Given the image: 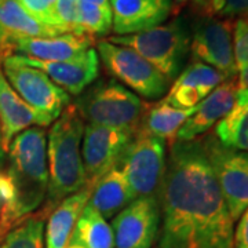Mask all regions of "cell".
I'll return each mask as SVG.
<instances>
[{"label": "cell", "instance_id": "1", "mask_svg": "<svg viewBox=\"0 0 248 248\" xmlns=\"http://www.w3.org/2000/svg\"><path fill=\"white\" fill-rule=\"evenodd\" d=\"M169 148L159 192V248H234V221L202 140Z\"/></svg>", "mask_w": 248, "mask_h": 248}, {"label": "cell", "instance_id": "2", "mask_svg": "<svg viewBox=\"0 0 248 248\" xmlns=\"http://www.w3.org/2000/svg\"><path fill=\"white\" fill-rule=\"evenodd\" d=\"M7 152L6 172L13 200L0 210V244L16 225L43 205L48 190L47 135L43 127H31L18 134Z\"/></svg>", "mask_w": 248, "mask_h": 248}, {"label": "cell", "instance_id": "3", "mask_svg": "<svg viewBox=\"0 0 248 248\" xmlns=\"http://www.w3.org/2000/svg\"><path fill=\"white\" fill-rule=\"evenodd\" d=\"M84 120L72 102L51 124L47 135L48 190L39 211L48 214L68 196L87 185L81 157Z\"/></svg>", "mask_w": 248, "mask_h": 248}, {"label": "cell", "instance_id": "4", "mask_svg": "<svg viewBox=\"0 0 248 248\" xmlns=\"http://www.w3.org/2000/svg\"><path fill=\"white\" fill-rule=\"evenodd\" d=\"M108 40L134 50L170 81L177 79L182 72L190 53V31L179 17L135 35H112Z\"/></svg>", "mask_w": 248, "mask_h": 248}, {"label": "cell", "instance_id": "5", "mask_svg": "<svg viewBox=\"0 0 248 248\" xmlns=\"http://www.w3.org/2000/svg\"><path fill=\"white\" fill-rule=\"evenodd\" d=\"M84 123L137 131L148 102L115 79L99 80L73 102Z\"/></svg>", "mask_w": 248, "mask_h": 248}, {"label": "cell", "instance_id": "6", "mask_svg": "<svg viewBox=\"0 0 248 248\" xmlns=\"http://www.w3.org/2000/svg\"><path fill=\"white\" fill-rule=\"evenodd\" d=\"M95 50L105 71L140 98L156 102L167 94L171 81L134 50L108 39L98 40Z\"/></svg>", "mask_w": 248, "mask_h": 248}, {"label": "cell", "instance_id": "7", "mask_svg": "<svg viewBox=\"0 0 248 248\" xmlns=\"http://www.w3.org/2000/svg\"><path fill=\"white\" fill-rule=\"evenodd\" d=\"M167 143L142 130H137L119 163L134 199L159 197L167 166Z\"/></svg>", "mask_w": 248, "mask_h": 248}, {"label": "cell", "instance_id": "8", "mask_svg": "<svg viewBox=\"0 0 248 248\" xmlns=\"http://www.w3.org/2000/svg\"><path fill=\"white\" fill-rule=\"evenodd\" d=\"M1 71L14 91L35 109L48 125L72 104L71 95L53 83L47 75L37 68L18 61L13 55L1 60Z\"/></svg>", "mask_w": 248, "mask_h": 248}, {"label": "cell", "instance_id": "9", "mask_svg": "<svg viewBox=\"0 0 248 248\" xmlns=\"http://www.w3.org/2000/svg\"><path fill=\"white\" fill-rule=\"evenodd\" d=\"M202 143L229 213L236 222L248 207V153L223 146L214 134L202 138Z\"/></svg>", "mask_w": 248, "mask_h": 248}, {"label": "cell", "instance_id": "10", "mask_svg": "<svg viewBox=\"0 0 248 248\" xmlns=\"http://www.w3.org/2000/svg\"><path fill=\"white\" fill-rule=\"evenodd\" d=\"M233 19L203 16L193 25L190 35L192 61L207 63L226 79L237 78L239 69L233 51Z\"/></svg>", "mask_w": 248, "mask_h": 248}, {"label": "cell", "instance_id": "11", "mask_svg": "<svg viewBox=\"0 0 248 248\" xmlns=\"http://www.w3.org/2000/svg\"><path fill=\"white\" fill-rule=\"evenodd\" d=\"M134 131L98 124H86L81 157L87 185L94 186L112 169L119 166L124 151L134 137Z\"/></svg>", "mask_w": 248, "mask_h": 248}, {"label": "cell", "instance_id": "12", "mask_svg": "<svg viewBox=\"0 0 248 248\" xmlns=\"http://www.w3.org/2000/svg\"><path fill=\"white\" fill-rule=\"evenodd\" d=\"M159 197H138L112 222L116 248H152L159 236Z\"/></svg>", "mask_w": 248, "mask_h": 248}, {"label": "cell", "instance_id": "13", "mask_svg": "<svg viewBox=\"0 0 248 248\" xmlns=\"http://www.w3.org/2000/svg\"><path fill=\"white\" fill-rule=\"evenodd\" d=\"M94 46V37L63 33L54 37H16L0 46V60L9 55L37 61H65L78 58Z\"/></svg>", "mask_w": 248, "mask_h": 248}, {"label": "cell", "instance_id": "14", "mask_svg": "<svg viewBox=\"0 0 248 248\" xmlns=\"http://www.w3.org/2000/svg\"><path fill=\"white\" fill-rule=\"evenodd\" d=\"M13 57L43 72L71 97H79L99 78V57L94 47L78 58L65 61H37L19 55Z\"/></svg>", "mask_w": 248, "mask_h": 248}, {"label": "cell", "instance_id": "15", "mask_svg": "<svg viewBox=\"0 0 248 248\" xmlns=\"http://www.w3.org/2000/svg\"><path fill=\"white\" fill-rule=\"evenodd\" d=\"M115 36L135 35L169 19L177 10L172 0H109Z\"/></svg>", "mask_w": 248, "mask_h": 248}, {"label": "cell", "instance_id": "16", "mask_svg": "<svg viewBox=\"0 0 248 248\" xmlns=\"http://www.w3.org/2000/svg\"><path fill=\"white\" fill-rule=\"evenodd\" d=\"M228 80L215 68L192 61L170 86L164 102L178 109H192L207 98L221 83Z\"/></svg>", "mask_w": 248, "mask_h": 248}, {"label": "cell", "instance_id": "17", "mask_svg": "<svg viewBox=\"0 0 248 248\" xmlns=\"http://www.w3.org/2000/svg\"><path fill=\"white\" fill-rule=\"evenodd\" d=\"M239 90L237 78L225 80L207 98L193 108V113L181 127L177 134V141L186 142L199 140L211 127L217 125L231 112L236 102ZM175 141V142H177Z\"/></svg>", "mask_w": 248, "mask_h": 248}, {"label": "cell", "instance_id": "18", "mask_svg": "<svg viewBox=\"0 0 248 248\" xmlns=\"http://www.w3.org/2000/svg\"><path fill=\"white\" fill-rule=\"evenodd\" d=\"M31 127H48L45 119L28 105L9 84L0 62V134L3 148L7 152L18 134Z\"/></svg>", "mask_w": 248, "mask_h": 248}, {"label": "cell", "instance_id": "19", "mask_svg": "<svg viewBox=\"0 0 248 248\" xmlns=\"http://www.w3.org/2000/svg\"><path fill=\"white\" fill-rule=\"evenodd\" d=\"M93 186H86L81 190L68 196L54 208L47 217L45 243L46 248H66L73 228L84 207L89 203Z\"/></svg>", "mask_w": 248, "mask_h": 248}, {"label": "cell", "instance_id": "20", "mask_svg": "<svg viewBox=\"0 0 248 248\" xmlns=\"http://www.w3.org/2000/svg\"><path fill=\"white\" fill-rule=\"evenodd\" d=\"M134 199L128 182L119 167L112 169L93 186L87 205L105 219L115 218Z\"/></svg>", "mask_w": 248, "mask_h": 248}, {"label": "cell", "instance_id": "21", "mask_svg": "<svg viewBox=\"0 0 248 248\" xmlns=\"http://www.w3.org/2000/svg\"><path fill=\"white\" fill-rule=\"evenodd\" d=\"M193 113L192 109H178L169 105L163 99L146 104L138 130L146 131L166 143L172 145L177 141V134L181 127Z\"/></svg>", "mask_w": 248, "mask_h": 248}, {"label": "cell", "instance_id": "22", "mask_svg": "<svg viewBox=\"0 0 248 248\" xmlns=\"http://www.w3.org/2000/svg\"><path fill=\"white\" fill-rule=\"evenodd\" d=\"M60 35L63 33L35 21L17 0H0V46L16 37H54Z\"/></svg>", "mask_w": 248, "mask_h": 248}, {"label": "cell", "instance_id": "23", "mask_svg": "<svg viewBox=\"0 0 248 248\" xmlns=\"http://www.w3.org/2000/svg\"><path fill=\"white\" fill-rule=\"evenodd\" d=\"M214 135L223 146L248 153V90L239 87L234 105L215 125Z\"/></svg>", "mask_w": 248, "mask_h": 248}, {"label": "cell", "instance_id": "24", "mask_svg": "<svg viewBox=\"0 0 248 248\" xmlns=\"http://www.w3.org/2000/svg\"><path fill=\"white\" fill-rule=\"evenodd\" d=\"M68 246L80 248H115L112 226L104 217L86 205L73 228Z\"/></svg>", "mask_w": 248, "mask_h": 248}, {"label": "cell", "instance_id": "25", "mask_svg": "<svg viewBox=\"0 0 248 248\" xmlns=\"http://www.w3.org/2000/svg\"><path fill=\"white\" fill-rule=\"evenodd\" d=\"M47 217L42 211L27 217L16 225L3 239L0 248H46L45 223Z\"/></svg>", "mask_w": 248, "mask_h": 248}, {"label": "cell", "instance_id": "26", "mask_svg": "<svg viewBox=\"0 0 248 248\" xmlns=\"http://www.w3.org/2000/svg\"><path fill=\"white\" fill-rule=\"evenodd\" d=\"M79 24L83 33L91 37H104L112 32L110 6H98L78 0Z\"/></svg>", "mask_w": 248, "mask_h": 248}, {"label": "cell", "instance_id": "27", "mask_svg": "<svg viewBox=\"0 0 248 248\" xmlns=\"http://www.w3.org/2000/svg\"><path fill=\"white\" fill-rule=\"evenodd\" d=\"M54 19H55V28L62 33L86 35L83 33L79 24L78 0H57L54 9Z\"/></svg>", "mask_w": 248, "mask_h": 248}, {"label": "cell", "instance_id": "28", "mask_svg": "<svg viewBox=\"0 0 248 248\" xmlns=\"http://www.w3.org/2000/svg\"><path fill=\"white\" fill-rule=\"evenodd\" d=\"M203 13L222 19L248 18V0H207Z\"/></svg>", "mask_w": 248, "mask_h": 248}, {"label": "cell", "instance_id": "29", "mask_svg": "<svg viewBox=\"0 0 248 248\" xmlns=\"http://www.w3.org/2000/svg\"><path fill=\"white\" fill-rule=\"evenodd\" d=\"M17 1L35 21L40 22L42 25L58 31L55 28V19H54V9L57 0H17Z\"/></svg>", "mask_w": 248, "mask_h": 248}, {"label": "cell", "instance_id": "30", "mask_svg": "<svg viewBox=\"0 0 248 248\" xmlns=\"http://www.w3.org/2000/svg\"><path fill=\"white\" fill-rule=\"evenodd\" d=\"M233 51L237 69L248 65V18H239L233 25Z\"/></svg>", "mask_w": 248, "mask_h": 248}, {"label": "cell", "instance_id": "31", "mask_svg": "<svg viewBox=\"0 0 248 248\" xmlns=\"http://www.w3.org/2000/svg\"><path fill=\"white\" fill-rule=\"evenodd\" d=\"M234 248H248V207L240 215L234 229Z\"/></svg>", "mask_w": 248, "mask_h": 248}, {"label": "cell", "instance_id": "32", "mask_svg": "<svg viewBox=\"0 0 248 248\" xmlns=\"http://www.w3.org/2000/svg\"><path fill=\"white\" fill-rule=\"evenodd\" d=\"M13 200V190L10 185V179L7 177L6 170L0 167V210L7 207Z\"/></svg>", "mask_w": 248, "mask_h": 248}, {"label": "cell", "instance_id": "33", "mask_svg": "<svg viewBox=\"0 0 248 248\" xmlns=\"http://www.w3.org/2000/svg\"><path fill=\"white\" fill-rule=\"evenodd\" d=\"M237 83H239V87L248 90V65L241 68L237 73Z\"/></svg>", "mask_w": 248, "mask_h": 248}, {"label": "cell", "instance_id": "34", "mask_svg": "<svg viewBox=\"0 0 248 248\" xmlns=\"http://www.w3.org/2000/svg\"><path fill=\"white\" fill-rule=\"evenodd\" d=\"M80 1H86V3H91V4H98V6H110L109 0H80Z\"/></svg>", "mask_w": 248, "mask_h": 248}, {"label": "cell", "instance_id": "35", "mask_svg": "<svg viewBox=\"0 0 248 248\" xmlns=\"http://www.w3.org/2000/svg\"><path fill=\"white\" fill-rule=\"evenodd\" d=\"M192 1H193L196 6L202 10V11H203L204 7H205V4H207V0H192Z\"/></svg>", "mask_w": 248, "mask_h": 248}, {"label": "cell", "instance_id": "36", "mask_svg": "<svg viewBox=\"0 0 248 248\" xmlns=\"http://www.w3.org/2000/svg\"><path fill=\"white\" fill-rule=\"evenodd\" d=\"M172 1H174L175 7H177V9H179V7H182V6H185L189 0H172Z\"/></svg>", "mask_w": 248, "mask_h": 248}, {"label": "cell", "instance_id": "37", "mask_svg": "<svg viewBox=\"0 0 248 248\" xmlns=\"http://www.w3.org/2000/svg\"><path fill=\"white\" fill-rule=\"evenodd\" d=\"M4 148H3V142H1V134H0V163H1V160L4 159Z\"/></svg>", "mask_w": 248, "mask_h": 248}, {"label": "cell", "instance_id": "38", "mask_svg": "<svg viewBox=\"0 0 248 248\" xmlns=\"http://www.w3.org/2000/svg\"><path fill=\"white\" fill-rule=\"evenodd\" d=\"M66 248H80V247H76V246H68Z\"/></svg>", "mask_w": 248, "mask_h": 248}, {"label": "cell", "instance_id": "39", "mask_svg": "<svg viewBox=\"0 0 248 248\" xmlns=\"http://www.w3.org/2000/svg\"><path fill=\"white\" fill-rule=\"evenodd\" d=\"M0 62H1V60H0Z\"/></svg>", "mask_w": 248, "mask_h": 248}]
</instances>
